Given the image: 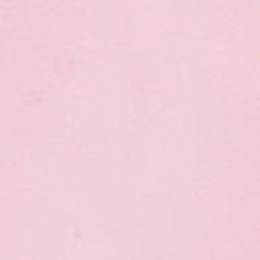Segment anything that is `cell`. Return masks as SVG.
<instances>
[]
</instances>
